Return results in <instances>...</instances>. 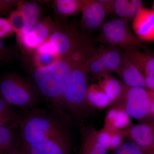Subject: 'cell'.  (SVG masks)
<instances>
[{
  "label": "cell",
  "instance_id": "cell-1",
  "mask_svg": "<svg viewBox=\"0 0 154 154\" xmlns=\"http://www.w3.org/2000/svg\"><path fill=\"white\" fill-rule=\"evenodd\" d=\"M69 122H71L52 110H28L18 120L21 144L27 147L69 129Z\"/></svg>",
  "mask_w": 154,
  "mask_h": 154
},
{
  "label": "cell",
  "instance_id": "cell-2",
  "mask_svg": "<svg viewBox=\"0 0 154 154\" xmlns=\"http://www.w3.org/2000/svg\"><path fill=\"white\" fill-rule=\"evenodd\" d=\"M75 65L69 60L62 58L49 66L35 69L33 74V84L51 110L66 117L63 110L62 97Z\"/></svg>",
  "mask_w": 154,
  "mask_h": 154
},
{
  "label": "cell",
  "instance_id": "cell-3",
  "mask_svg": "<svg viewBox=\"0 0 154 154\" xmlns=\"http://www.w3.org/2000/svg\"><path fill=\"white\" fill-rule=\"evenodd\" d=\"M88 73L82 65H75L68 79L62 97V105L66 116L80 128L93 110L87 100Z\"/></svg>",
  "mask_w": 154,
  "mask_h": 154
},
{
  "label": "cell",
  "instance_id": "cell-4",
  "mask_svg": "<svg viewBox=\"0 0 154 154\" xmlns=\"http://www.w3.org/2000/svg\"><path fill=\"white\" fill-rule=\"evenodd\" d=\"M57 25L48 38L61 58L83 65L95 48L93 42L75 24L63 21Z\"/></svg>",
  "mask_w": 154,
  "mask_h": 154
},
{
  "label": "cell",
  "instance_id": "cell-5",
  "mask_svg": "<svg viewBox=\"0 0 154 154\" xmlns=\"http://www.w3.org/2000/svg\"><path fill=\"white\" fill-rule=\"evenodd\" d=\"M0 96L11 105L29 110L36 108L40 95L33 83L10 73L0 80Z\"/></svg>",
  "mask_w": 154,
  "mask_h": 154
},
{
  "label": "cell",
  "instance_id": "cell-6",
  "mask_svg": "<svg viewBox=\"0 0 154 154\" xmlns=\"http://www.w3.org/2000/svg\"><path fill=\"white\" fill-rule=\"evenodd\" d=\"M99 29L96 40L100 43L122 49L136 48L144 51H149L145 43L130 30L128 23L122 19H115L104 22Z\"/></svg>",
  "mask_w": 154,
  "mask_h": 154
},
{
  "label": "cell",
  "instance_id": "cell-7",
  "mask_svg": "<svg viewBox=\"0 0 154 154\" xmlns=\"http://www.w3.org/2000/svg\"><path fill=\"white\" fill-rule=\"evenodd\" d=\"M121 49L112 45L95 47L83 66L88 73L97 79L102 74L116 73L122 60Z\"/></svg>",
  "mask_w": 154,
  "mask_h": 154
},
{
  "label": "cell",
  "instance_id": "cell-8",
  "mask_svg": "<svg viewBox=\"0 0 154 154\" xmlns=\"http://www.w3.org/2000/svg\"><path fill=\"white\" fill-rule=\"evenodd\" d=\"M120 105L131 117L144 122L154 121L150 113V101L146 88L128 87Z\"/></svg>",
  "mask_w": 154,
  "mask_h": 154
},
{
  "label": "cell",
  "instance_id": "cell-9",
  "mask_svg": "<svg viewBox=\"0 0 154 154\" xmlns=\"http://www.w3.org/2000/svg\"><path fill=\"white\" fill-rule=\"evenodd\" d=\"M24 147L29 154H69L72 147L71 133L69 128Z\"/></svg>",
  "mask_w": 154,
  "mask_h": 154
},
{
  "label": "cell",
  "instance_id": "cell-10",
  "mask_svg": "<svg viewBox=\"0 0 154 154\" xmlns=\"http://www.w3.org/2000/svg\"><path fill=\"white\" fill-rule=\"evenodd\" d=\"M55 23L50 17L38 21L34 27L22 38L19 43L27 50H35L47 41L55 29Z\"/></svg>",
  "mask_w": 154,
  "mask_h": 154
},
{
  "label": "cell",
  "instance_id": "cell-11",
  "mask_svg": "<svg viewBox=\"0 0 154 154\" xmlns=\"http://www.w3.org/2000/svg\"><path fill=\"white\" fill-rule=\"evenodd\" d=\"M123 131L125 137L138 146L146 154L154 149V121L131 125Z\"/></svg>",
  "mask_w": 154,
  "mask_h": 154
},
{
  "label": "cell",
  "instance_id": "cell-12",
  "mask_svg": "<svg viewBox=\"0 0 154 154\" xmlns=\"http://www.w3.org/2000/svg\"><path fill=\"white\" fill-rule=\"evenodd\" d=\"M121 51L142 72L146 89L154 92V53L149 51L142 52L136 48L121 49Z\"/></svg>",
  "mask_w": 154,
  "mask_h": 154
},
{
  "label": "cell",
  "instance_id": "cell-13",
  "mask_svg": "<svg viewBox=\"0 0 154 154\" xmlns=\"http://www.w3.org/2000/svg\"><path fill=\"white\" fill-rule=\"evenodd\" d=\"M135 35L143 42L154 41V11L143 8L132 21Z\"/></svg>",
  "mask_w": 154,
  "mask_h": 154
},
{
  "label": "cell",
  "instance_id": "cell-14",
  "mask_svg": "<svg viewBox=\"0 0 154 154\" xmlns=\"http://www.w3.org/2000/svg\"><path fill=\"white\" fill-rule=\"evenodd\" d=\"M97 79L98 85L110 99L111 106L121 105L128 86L112 74H102Z\"/></svg>",
  "mask_w": 154,
  "mask_h": 154
},
{
  "label": "cell",
  "instance_id": "cell-15",
  "mask_svg": "<svg viewBox=\"0 0 154 154\" xmlns=\"http://www.w3.org/2000/svg\"><path fill=\"white\" fill-rule=\"evenodd\" d=\"M122 60L115 73L129 87L146 88L145 79L139 68L121 50Z\"/></svg>",
  "mask_w": 154,
  "mask_h": 154
},
{
  "label": "cell",
  "instance_id": "cell-16",
  "mask_svg": "<svg viewBox=\"0 0 154 154\" xmlns=\"http://www.w3.org/2000/svg\"><path fill=\"white\" fill-rule=\"evenodd\" d=\"M82 14V26L86 30L100 28L107 15L97 0H87Z\"/></svg>",
  "mask_w": 154,
  "mask_h": 154
},
{
  "label": "cell",
  "instance_id": "cell-17",
  "mask_svg": "<svg viewBox=\"0 0 154 154\" xmlns=\"http://www.w3.org/2000/svg\"><path fill=\"white\" fill-rule=\"evenodd\" d=\"M96 130L92 125L81 128L79 154H107V151L98 142Z\"/></svg>",
  "mask_w": 154,
  "mask_h": 154
},
{
  "label": "cell",
  "instance_id": "cell-18",
  "mask_svg": "<svg viewBox=\"0 0 154 154\" xmlns=\"http://www.w3.org/2000/svg\"><path fill=\"white\" fill-rule=\"evenodd\" d=\"M131 122L130 116L122 106H113L106 113L104 127L113 130L122 131L131 125Z\"/></svg>",
  "mask_w": 154,
  "mask_h": 154
},
{
  "label": "cell",
  "instance_id": "cell-19",
  "mask_svg": "<svg viewBox=\"0 0 154 154\" xmlns=\"http://www.w3.org/2000/svg\"><path fill=\"white\" fill-rule=\"evenodd\" d=\"M18 10L22 12L24 20V27L21 36L18 40L29 32L37 24L40 17V9L37 4L34 2H21L18 4Z\"/></svg>",
  "mask_w": 154,
  "mask_h": 154
},
{
  "label": "cell",
  "instance_id": "cell-20",
  "mask_svg": "<svg viewBox=\"0 0 154 154\" xmlns=\"http://www.w3.org/2000/svg\"><path fill=\"white\" fill-rule=\"evenodd\" d=\"M143 8V2L141 0H115L114 13L128 23L132 22Z\"/></svg>",
  "mask_w": 154,
  "mask_h": 154
},
{
  "label": "cell",
  "instance_id": "cell-21",
  "mask_svg": "<svg viewBox=\"0 0 154 154\" xmlns=\"http://www.w3.org/2000/svg\"><path fill=\"white\" fill-rule=\"evenodd\" d=\"M88 104L93 109H103L111 106L108 97L98 84H91L87 93Z\"/></svg>",
  "mask_w": 154,
  "mask_h": 154
},
{
  "label": "cell",
  "instance_id": "cell-22",
  "mask_svg": "<svg viewBox=\"0 0 154 154\" xmlns=\"http://www.w3.org/2000/svg\"><path fill=\"white\" fill-rule=\"evenodd\" d=\"M87 2V0H55L53 6L57 14L66 18L82 12Z\"/></svg>",
  "mask_w": 154,
  "mask_h": 154
},
{
  "label": "cell",
  "instance_id": "cell-23",
  "mask_svg": "<svg viewBox=\"0 0 154 154\" xmlns=\"http://www.w3.org/2000/svg\"><path fill=\"white\" fill-rule=\"evenodd\" d=\"M14 127L0 126V152L8 153L21 144L19 134L14 131Z\"/></svg>",
  "mask_w": 154,
  "mask_h": 154
},
{
  "label": "cell",
  "instance_id": "cell-24",
  "mask_svg": "<svg viewBox=\"0 0 154 154\" xmlns=\"http://www.w3.org/2000/svg\"><path fill=\"white\" fill-rule=\"evenodd\" d=\"M19 119L12 105L0 96V126L18 125Z\"/></svg>",
  "mask_w": 154,
  "mask_h": 154
},
{
  "label": "cell",
  "instance_id": "cell-25",
  "mask_svg": "<svg viewBox=\"0 0 154 154\" xmlns=\"http://www.w3.org/2000/svg\"><path fill=\"white\" fill-rule=\"evenodd\" d=\"M61 59L57 53L35 51L33 63L35 69L51 65Z\"/></svg>",
  "mask_w": 154,
  "mask_h": 154
},
{
  "label": "cell",
  "instance_id": "cell-26",
  "mask_svg": "<svg viewBox=\"0 0 154 154\" xmlns=\"http://www.w3.org/2000/svg\"><path fill=\"white\" fill-rule=\"evenodd\" d=\"M9 20L14 32L17 34V38H19L24 27V20L21 11L17 10L11 12Z\"/></svg>",
  "mask_w": 154,
  "mask_h": 154
},
{
  "label": "cell",
  "instance_id": "cell-27",
  "mask_svg": "<svg viewBox=\"0 0 154 154\" xmlns=\"http://www.w3.org/2000/svg\"><path fill=\"white\" fill-rule=\"evenodd\" d=\"M112 154H146L136 144L131 140L124 142Z\"/></svg>",
  "mask_w": 154,
  "mask_h": 154
},
{
  "label": "cell",
  "instance_id": "cell-28",
  "mask_svg": "<svg viewBox=\"0 0 154 154\" xmlns=\"http://www.w3.org/2000/svg\"><path fill=\"white\" fill-rule=\"evenodd\" d=\"M96 136L97 140L102 146L106 150H110L111 132L110 129L103 127L100 130H96Z\"/></svg>",
  "mask_w": 154,
  "mask_h": 154
},
{
  "label": "cell",
  "instance_id": "cell-29",
  "mask_svg": "<svg viewBox=\"0 0 154 154\" xmlns=\"http://www.w3.org/2000/svg\"><path fill=\"white\" fill-rule=\"evenodd\" d=\"M111 132L110 150H114L123 143L125 137L123 131L110 130Z\"/></svg>",
  "mask_w": 154,
  "mask_h": 154
},
{
  "label": "cell",
  "instance_id": "cell-30",
  "mask_svg": "<svg viewBox=\"0 0 154 154\" xmlns=\"http://www.w3.org/2000/svg\"><path fill=\"white\" fill-rule=\"evenodd\" d=\"M14 33L9 19L0 18V38L8 37Z\"/></svg>",
  "mask_w": 154,
  "mask_h": 154
},
{
  "label": "cell",
  "instance_id": "cell-31",
  "mask_svg": "<svg viewBox=\"0 0 154 154\" xmlns=\"http://www.w3.org/2000/svg\"><path fill=\"white\" fill-rule=\"evenodd\" d=\"M105 10L107 15L114 13L115 0H97Z\"/></svg>",
  "mask_w": 154,
  "mask_h": 154
},
{
  "label": "cell",
  "instance_id": "cell-32",
  "mask_svg": "<svg viewBox=\"0 0 154 154\" xmlns=\"http://www.w3.org/2000/svg\"><path fill=\"white\" fill-rule=\"evenodd\" d=\"M19 1H0V13L5 12L15 5H17Z\"/></svg>",
  "mask_w": 154,
  "mask_h": 154
},
{
  "label": "cell",
  "instance_id": "cell-33",
  "mask_svg": "<svg viewBox=\"0 0 154 154\" xmlns=\"http://www.w3.org/2000/svg\"><path fill=\"white\" fill-rule=\"evenodd\" d=\"M9 55L8 50L7 49L3 42L0 39V60L8 58Z\"/></svg>",
  "mask_w": 154,
  "mask_h": 154
},
{
  "label": "cell",
  "instance_id": "cell-34",
  "mask_svg": "<svg viewBox=\"0 0 154 154\" xmlns=\"http://www.w3.org/2000/svg\"><path fill=\"white\" fill-rule=\"evenodd\" d=\"M150 101V113L152 119L154 120V92L148 90Z\"/></svg>",
  "mask_w": 154,
  "mask_h": 154
},
{
  "label": "cell",
  "instance_id": "cell-35",
  "mask_svg": "<svg viewBox=\"0 0 154 154\" xmlns=\"http://www.w3.org/2000/svg\"><path fill=\"white\" fill-rule=\"evenodd\" d=\"M8 153L9 154H29L25 148L22 145L21 143L20 145L13 149Z\"/></svg>",
  "mask_w": 154,
  "mask_h": 154
},
{
  "label": "cell",
  "instance_id": "cell-36",
  "mask_svg": "<svg viewBox=\"0 0 154 154\" xmlns=\"http://www.w3.org/2000/svg\"><path fill=\"white\" fill-rule=\"evenodd\" d=\"M0 154H9V153H7V152H0Z\"/></svg>",
  "mask_w": 154,
  "mask_h": 154
},
{
  "label": "cell",
  "instance_id": "cell-37",
  "mask_svg": "<svg viewBox=\"0 0 154 154\" xmlns=\"http://www.w3.org/2000/svg\"><path fill=\"white\" fill-rule=\"evenodd\" d=\"M153 10L154 11V4H153Z\"/></svg>",
  "mask_w": 154,
  "mask_h": 154
},
{
  "label": "cell",
  "instance_id": "cell-38",
  "mask_svg": "<svg viewBox=\"0 0 154 154\" xmlns=\"http://www.w3.org/2000/svg\"><path fill=\"white\" fill-rule=\"evenodd\" d=\"M152 154H154V149L153 151Z\"/></svg>",
  "mask_w": 154,
  "mask_h": 154
}]
</instances>
